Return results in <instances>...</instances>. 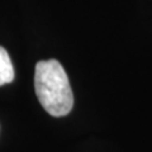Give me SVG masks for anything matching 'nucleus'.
Masks as SVG:
<instances>
[{
    "mask_svg": "<svg viewBox=\"0 0 152 152\" xmlns=\"http://www.w3.org/2000/svg\"><path fill=\"white\" fill-rule=\"evenodd\" d=\"M14 79V69L9 53L0 46V86L12 83Z\"/></svg>",
    "mask_w": 152,
    "mask_h": 152,
    "instance_id": "2",
    "label": "nucleus"
},
{
    "mask_svg": "<svg viewBox=\"0 0 152 152\" xmlns=\"http://www.w3.org/2000/svg\"><path fill=\"white\" fill-rule=\"evenodd\" d=\"M36 94L45 110L53 117L69 114L74 105V95L67 74L56 60L39 61L34 72Z\"/></svg>",
    "mask_w": 152,
    "mask_h": 152,
    "instance_id": "1",
    "label": "nucleus"
}]
</instances>
